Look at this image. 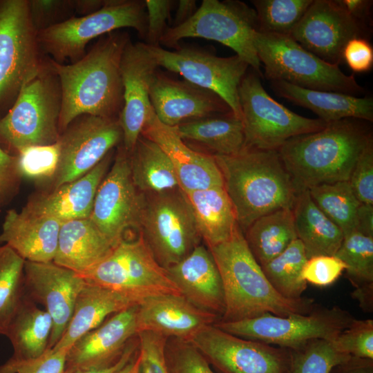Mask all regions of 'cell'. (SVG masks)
Instances as JSON below:
<instances>
[{
    "label": "cell",
    "mask_w": 373,
    "mask_h": 373,
    "mask_svg": "<svg viewBox=\"0 0 373 373\" xmlns=\"http://www.w3.org/2000/svg\"><path fill=\"white\" fill-rule=\"evenodd\" d=\"M61 109L59 79L45 57L38 73L23 86L0 119V137L18 152L30 146L56 143Z\"/></svg>",
    "instance_id": "5b68a950"
},
{
    "label": "cell",
    "mask_w": 373,
    "mask_h": 373,
    "mask_svg": "<svg viewBox=\"0 0 373 373\" xmlns=\"http://www.w3.org/2000/svg\"><path fill=\"white\" fill-rule=\"evenodd\" d=\"M157 63L144 42L126 46L121 61L123 107L118 119L123 132L122 146L131 153L153 111L149 98Z\"/></svg>",
    "instance_id": "ffe728a7"
},
{
    "label": "cell",
    "mask_w": 373,
    "mask_h": 373,
    "mask_svg": "<svg viewBox=\"0 0 373 373\" xmlns=\"http://www.w3.org/2000/svg\"><path fill=\"white\" fill-rule=\"evenodd\" d=\"M348 182L361 203L373 204V140L358 157Z\"/></svg>",
    "instance_id": "681fc988"
},
{
    "label": "cell",
    "mask_w": 373,
    "mask_h": 373,
    "mask_svg": "<svg viewBox=\"0 0 373 373\" xmlns=\"http://www.w3.org/2000/svg\"><path fill=\"white\" fill-rule=\"evenodd\" d=\"M111 157L112 151L83 176L50 193L32 198L23 209L61 222L90 218L98 186L107 173Z\"/></svg>",
    "instance_id": "484cf974"
},
{
    "label": "cell",
    "mask_w": 373,
    "mask_h": 373,
    "mask_svg": "<svg viewBox=\"0 0 373 373\" xmlns=\"http://www.w3.org/2000/svg\"><path fill=\"white\" fill-rule=\"evenodd\" d=\"M79 276L86 281L122 293L137 303L160 294L181 295L140 233L135 240L123 238L104 258Z\"/></svg>",
    "instance_id": "9c48e42d"
},
{
    "label": "cell",
    "mask_w": 373,
    "mask_h": 373,
    "mask_svg": "<svg viewBox=\"0 0 373 373\" xmlns=\"http://www.w3.org/2000/svg\"><path fill=\"white\" fill-rule=\"evenodd\" d=\"M254 46L265 76L270 82L283 81L298 87L352 95L365 89L354 75L343 73L302 47L290 36L256 32Z\"/></svg>",
    "instance_id": "8992f818"
},
{
    "label": "cell",
    "mask_w": 373,
    "mask_h": 373,
    "mask_svg": "<svg viewBox=\"0 0 373 373\" xmlns=\"http://www.w3.org/2000/svg\"><path fill=\"white\" fill-rule=\"evenodd\" d=\"M258 30L256 12L245 3L204 0L188 21L176 27H169L160 44L178 49L180 41L184 38L213 40L232 49L262 77L254 46V35Z\"/></svg>",
    "instance_id": "ba28073f"
},
{
    "label": "cell",
    "mask_w": 373,
    "mask_h": 373,
    "mask_svg": "<svg viewBox=\"0 0 373 373\" xmlns=\"http://www.w3.org/2000/svg\"><path fill=\"white\" fill-rule=\"evenodd\" d=\"M355 318L335 305H317L307 314L278 316L269 313L251 319L214 325L233 335L294 350L315 339L333 341Z\"/></svg>",
    "instance_id": "7c38bea8"
},
{
    "label": "cell",
    "mask_w": 373,
    "mask_h": 373,
    "mask_svg": "<svg viewBox=\"0 0 373 373\" xmlns=\"http://www.w3.org/2000/svg\"><path fill=\"white\" fill-rule=\"evenodd\" d=\"M141 135L155 142L166 154L183 192L224 186L223 178L214 157L187 146L175 126L162 123L153 111Z\"/></svg>",
    "instance_id": "7402d4cb"
},
{
    "label": "cell",
    "mask_w": 373,
    "mask_h": 373,
    "mask_svg": "<svg viewBox=\"0 0 373 373\" xmlns=\"http://www.w3.org/2000/svg\"><path fill=\"white\" fill-rule=\"evenodd\" d=\"M332 341L351 356L373 359V320L354 318Z\"/></svg>",
    "instance_id": "f6af8a7d"
},
{
    "label": "cell",
    "mask_w": 373,
    "mask_h": 373,
    "mask_svg": "<svg viewBox=\"0 0 373 373\" xmlns=\"http://www.w3.org/2000/svg\"><path fill=\"white\" fill-rule=\"evenodd\" d=\"M169 373H216L189 341L169 338L165 347Z\"/></svg>",
    "instance_id": "ee69618b"
},
{
    "label": "cell",
    "mask_w": 373,
    "mask_h": 373,
    "mask_svg": "<svg viewBox=\"0 0 373 373\" xmlns=\"http://www.w3.org/2000/svg\"><path fill=\"white\" fill-rule=\"evenodd\" d=\"M199 233L207 248L228 240L239 227L232 202L224 186L184 192Z\"/></svg>",
    "instance_id": "d6a6232c"
},
{
    "label": "cell",
    "mask_w": 373,
    "mask_h": 373,
    "mask_svg": "<svg viewBox=\"0 0 373 373\" xmlns=\"http://www.w3.org/2000/svg\"><path fill=\"white\" fill-rule=\"evenodd\" d=\"M307 258L304 247L297 238L280 254L261 268L267 279L276 291L286 298L302 297L307 282L302 271Z\"/></svg>",
    "instance_id": "8d00e7d4"
},
{
    "label": "cell",
    "mask_w": 373,
    "mask_h": 373,
    "mask_svg": "<svg viewBox=\"0 0 373 373\" xmlns=\"http://www.w3.org/2000/svg\"><path fill=\"white\" fill-rule=\"evenodd\" d=\"M137 349L138 339L136 336L128 342L121 356L114 363L96 368L64 367L61 373H117L131 360Z\"/></svg>",
    "instance_id": "11a10c76"
},
{
    "label": "cell",
    "mask_w": 373,
    "mask_h": 373,
    "mask_svg": "<svg viewBox=\"0 0 373 373\" xmlns=\"http://www.w3.org/2000/svg\"><path fill=\"white\" fill-rule=\"evenodd\" d=\"M130 28L145 39L146 10L144 0H104L98 11L69 19L37 33L42 53L57 63H74L86 54L87 44L108 33Z\"/></svg>",
    "instance_id": "52a82bcc"
},
{
    "label": "cell",
    "mask_w": 373,
    "mask_h": 373,
    "mask_svg": "<svg viewBox=\"0 0 373 373\" xmlns=\"http://www.w3.org/2000/svg\"><path fill=\"white\" fill-rule=\"evenodd\" d=\"M177 4L173 24L171 27H176L185 23L198 10L195 0H180Z\"/></svg>",
    "instance_id": "91938a15"
},
{
    "label": "cell",
    "mask_w": 373,
    "mask_h": 373,
    "mask_svg": "<svg viewBox=\"0 0 373 373\" xmlns=\"http://www.w3.org/2000/svg\"><path fill=\"white\" fill-rule=\"evenodd\" d=\"M247 244L260 267L280 254L296 239L292 209H282L255 220L244 233Z\"/></svg>",
    "instance_id": "d590c367"
},
{
    "label": "cell",
    "mask_w": 373,
    "mask_h": 373,
    "mask_svg": "<svg viewBox=\"0 0 373 373\" xmlns=\"http://www.w3.org/2000/svg\"><path fill=\"white\" fill-rule=\"evenodd\" d=\"M329 373H373V359L350 356Z\"/></svg>",
    "instance_id": "9f6ffc18"
},
{
    "label": "cell",
    "mask_w": 373,
    "mask_h": 373,
    "mask_svg": "<svg viewBox=\"0 0 373 373\" xmlns=\"http://www.w3.org/2000/svg\"><path fill=\"white\" fill-rule=\"evenodd\" d=\"M342 59L355 73H364L373 66V48L366 38L354 37L345 46Z\"/></svg>",
    "instance_id": "f5cc1de1"
},
{
    "label": "cell",
    "mask_w": 373,
    "mask_h": 373,
    "mask_svg": "<svg viewBox=\"0 0 373 373\" xmlns=\"http://www.w3.org/2000/svg\"><path fill=\"white\" fill-rule=\"evenodd\" d=\"M25 294L50 314L52 327L48 350L60 340L71 318L77 296L86 280L77 273L53 262L26 261Z\"/></svg>",
    "instance_id": "d6986e66"
},
{
    "label": "cell",
    "mask_w": 373,
    "mask_h": 373,
    "mask_svg": "<svg viewBox=\"0 0 373 373\" xmlns=\"http://www.w3.org/2000/svg\"><path fill=\"white\" fill-rule=\"evenodd\" d=\"M359 119L327 123L320 131L294 137L278 150L298 193L327 183L348 181L371 131Z\"/></svg>",
    "instance_id": "7a4b0ae2"
},
{
    "label": "cell",
    "mask_w": 373,
    "mask_h": 373,
    "mask_svg": "<svg viewBox=\"0 0 373 373\" xmlns=\"http://www.w3.org/2000/svg\"><path fill=\"white\" fill-rule=\"evenodd\" d=\"M355 231L373 237V204H360L356 213Z\"/></svg>",
    "instance_id": "680465c9"
},
{
    "label": "cell",
    "mask_w": 373,
    "mask_h": 373,
    "mask_svg": "<svg viewBox=\"0 0 373 373\" xmlns=\"http://www.w3.org/2000/svg\"><path fill=\"white\" fill-rule=\"evenodd\" d=\"M313 0H253L261 33L290 36Z\"/></svg>",
    "instance_id": "ab89813d"
},
{
    "label": "cell",
    "mask_w": 373,
    "mask_h": 373,
    "mask_svg": "<svg viewBox=\"0 0 373 373\" xmlns=\"http://www.w3.org/2000/svg\"><path fill=\"white\" fill-rule=\"evenodd\" d=\"M129 163L133 182L143 193L180 188L170 159L155 142L142 135L129 154Z\"/></svg>",
    "instance_id": "e575fe53"
},
{
    "label": "cell",
    "mask_w": 373,
    "mask_h": 373,
    "mask_svg": "<svg viewBox=\"0 0 373 373\" xmlns=\"http://www.w3.org/2000/svg\"><path fill=\"white\" fill-rule=\"evenodd\" d=\"M61 221L24 209L7 211L0 233V244L12 249L26 261L52 262Z\"/></svg>",
    "instance_id": "4316f807"
},
{
    "label": "cell",
    "mask_w": 373,
    "mask_h": 373,
    "mask_svg": "<svg viewBox=\"0 0 373 373\" xmlns=\"http://www.w3.org/2000/svg\"><path fill=\"white\" fill-rule=\"evenodd\" d=\"M290 352L289 373H329L334 366L351 356L326 339L312 340Z\"/></svg>",
    "instance_id": "b9f144b4"
},
{
    "label": "cell",
    "mask_w": 373,
    "mask_h": 373,
    "mask_svg": "<svg viewBox=\"0 0 373 373\" xmlns=\"http://www.w3.org/2000/svg\"><path fill=\"white\" fill-rule=\"evenodd\" d=\"M18 178L16 157L9 155L0 147V204L13 194Z\"/></svg>",
    "instance_id": "db71d44e"
},
{
    "label": "cell",
    "mask_w": 373,
    "mask_h": 373,
    "mask_svg": "<svg viewBox=\"0 0 373 373\" xmlns=\"http://www.w3.org/2000/svg\"><path fill=\"white\" fill-rule=\"evenodd\" d=\"M270 86L279 97L309 109L326 123L352 118L373 121V98L307 89L283 81H271Z\"/></svg>",
    "instance_id": "f1b7e54d"
},
{
    "label": "cell",
    "mask_w": 373,
    "mask_h": 373,
    "mask_svg": "<svg viewBox=\"0 0 373 373\" xmlns=\"http://www.w3.org/2000/svg\"><path fill=\"white\" fill-rule=\"evenodd\" d=\"M67 350H48L41 356L16 364L0 365V373H61L64 369Z\"/></svg>",
    "instance_id": "816d5d0a"
},
{
    "label": "cell",
    "mask_w": 373,
    "mask_h": 373,
    "mask_svg": "<svg viewBox=\"0 0 373 373\" xmlns=\"http://www.w3.org/2000/svg\"><path fill=\"white\" fill-rule=\"evenodd\" d=\"M189 342L220 373H289L290 350L233 335L214 324Z\"/></svg>",
    "instance_id": "9a60e30c"
},
{
    "label": "cell",
    "mask_w": 373,
    "mask_h": 373,
    "mask_svg": "<svg viewBox=\"0 0 373 373\" xmlns=\"http://www.w3.org/2000/svg\"><path fill=\"white\" fill-rule=\"evenodd\" d=\"M219 320L218 316L195 307L182 295L153 296L137 304V333L149 331L168 338L189 341L205 327Z\"/></svg>",
    "instance_id": "cb8c5ba5"
},
{
    "label": "cell",
    "mask_w": 373,
    "mask_h": 373,
    "mask_svg": "<svg viewBox=\"0 0 373 373\" xmlns=\"http://www.w3.org/2000/svg\"><path fill=\"white\" fill-rule=\"evenodd\" d=\"M346 265V276L356 288L373 285V237L354 231L334 255Z\"/></svg>",
    "instance_id": "60d3db41"
},
{
    "label": "cell",
    "mask_w": 373,
    "mask_h": 373,
    "mask_svg": "<svg viewBox=\"0 0 373 373\" xmlns=\"http://www.w3.org/2000/svg\"><path fill=\"white\" fill-rule=\"evenodd\" d=\"M25 260L6 245L0 247V334L8 327L23 298Z\"/></svg>",
    "instance_id": "f35d334b"
},
{
    "label": "cell",
    "mask_w": 373,
    "mask_h": 373,
    "mask_svg": "<svg viewBox=\"0 0 373 373\" xmlns=\"http://www.w3.org/2000/svg\"><path fill=\"white\" fill-rule=\"evenodd\" d=\"M297 238L307 258L319 255L334 256L344 236L314 202L309 191L299 193L292 208Z\"/></svg>",
    "instance_id": "836d02e7"
},
{
    "label": "cell",
    "mask_w": 373,
    "mask_h": 373,
    "mask_svg": "<svg viewBox=\"0 0 373 373\" xmlns=\"http://www.w3.org/2000/svg\"><path fill=\"white\" fill-rule=\"evenodd\" d=\"M104 0H74L75 11L79 17L87 16L100 10Z\"/></svg>",
    "instance_id": "94428289"
},
{
    "label": "cell",
    "mask_w": 373,
    "mask_h": 373,
    "mask_svg": "<svg viewBox=\"0 0 373 373\" xmlns=\"http://www.w3.org/2000/svg\"><path fill=\"white\" fill-rule=\"evenodd\" d=\"M260 77L254 70L247 72L238 88L245 149L278 151L289 139L325 126L321 119L299 115L274 99Z\"/></svg>",
    "instance_id": "8fae6325"
},
{
    "label": "cell",
    "mask_w": 373,
    "mask_h": 373,
    "mask_svg": "<svg viewBox=\"0 0 373 373\" xmlns=\"http://www.w3.org/2000/svg\"><path fill=\"white\" fill-rule=\"evenodd\" d=\"M356 299L361 307L367 312H372L373 308V285L356 289L352 294Z\"/></svg>",
    "instance_id": "6125c7cd"
},
{
    "label": "cell",
    "mask_w": 373,
    "mask_h": 373,
    "mask_svg": "<svg viewBox=\"0 0 373 373\" xmlns=\"http://www.w3.org/2000/svg\"><path fill=\"white\" fill-rule=\"evenodd\" d=\"M113 246L89 218L62 222L52 262L80 275L104 258Z\"/></svg>",
    "instance_id": "f546056e"
},
{
    "label": "cell",
    "mask_w": 373,
    "mask_h": 373,
    "mask_svg": "<svg viewBox=\"0 0 373 373\" xmlns=\"http://www.w3.org/2000/svg\"><path fill=\"white\" fill-rule=\"evenodd\" d=\"M340 4L355 19L365 25L370 15L372 1L370 0H338ZM366 26V25H365Z\"/></svg>",
    "instance_id": "6f0895ef"
},
{
    "label": "cell",
    "mask_w": 373,
    "mask_h": 373,
    "mask_svg": "<svg viewBox=\"0 0 373 373\" xmlns=\"http://www.w3.org/2000/svg\"><path fill=\"white\" fill-rule=\"evenodd\" d=\"M147 46L158 67L178 73L184 79L216 93L242 120L238 88L249 68L245 60L236 55L222 57L189 47L169 50Z\"/></svg>",
    "instance_id": "5bb4252c"
},
{
    "label": "cell",
    "mask_w": 373,
    "mask_h": 373,
    "mask_svg": "<svg viewBox=\"0 0 373 373\" xmlns=\"http://www.w3.org/2000/svg\"><path fill=\"white\" fill-rule=\"evenodd\" d=\"M137 304L122 293L86 280L76 299L66 329L50 350H68L79 338L100 325L109 316Z\"/></svg>",
    "instance_id": "83f0119b"
},
{
    "label": "cell",
    "mask_w": 373,
    "mask_h": 373,
    "mask_svg": "<svg viewBox=\"0 0 373 373\" xmlns=\"http://www.w3.org/2000/svg\"><path fill=\"white\" fill-rule=\"evenodd\" d=\"M345 269V264L336 256L319 255L307 258L302 276L307 283L326 287L334 283Z\"/></svg>",
    "instance_id": "c3c4849f"
},
{
    "label": "cell",
    "mask_w": 373,
    "mask_h": 373,
    "mask_svg": "<svg viewBox=\"0 0 373 373\" xmlns=\"http://www.w3.org/2000/svg\"><path fill=\"white\" fill-rule=\"evenodd\" d=\"M308 191L316 205L340 228L344 236L355 231L361 202L348 181L321 184Z\"/></svg>",
    "instance_id": "74e56055"
},
{
    "label": "cell",
    "mask_w": 373,
    "mask_h": 373,
    "mask_svg": "<svg viewBox=\"0 0 373 373\" xmlns=\"http://www.w3.org/2000/svg\"><path fill=\"white\" fill-rule=\"evenodd\" d=\"M175 1L145 0L146 10V32L145 44L151 46H160V42L166 31L167 21L174 8Z\"/></svg>",
    "instance_id": "f907efd6"
},
{
    "label": "cell",
    "mask_w": 373,
    "mask_h": 373,
    "mask_svg": "<svg viewBox=\"0 0 373 373\" xmlns=\"http://www.w3.org/2000/svg\"><path fill=\"white\" fill-rule=\"evenodd\" d=\"M37 33L28 0L0 1V108L15 102L43 64Z\"/></svg>",
    "instance_id": "4fadbf2b"
},
{
    "label": "cell",
    "mask_w": 373,
    "mask_h": 373,
    "mask_svg": "<svg viewBox=\"0 0 373 373\" xmlns=\"http://www.w3.org/2000/svg\"><path fill=\"white\" fill-rule=\"evenodd\" d=\"M137 304L115 313L68 350L64 367L96 368L117 361L137 334Z\"/></svg>",
    "instance_id": "603a6c76"
},
{
    "label": "cell",
    "mask_w": 373,
    "mask_h": 373,
    "mask_svg": "<svg viewBox=\"0 0 373 373\" xmlns=\"http://www.w3.org/2000/svg\"><path fill=\"white\" fill-rule=\"evenodd\" d=\"M140 373H169L165 356L167 337L153 332L137 334Z\"/></svg>",
    "instance_id": "7dc6e473"
},
{
    "label": "cell",
    "mask_w": 373,
    "mask_h": 373,
    "mask_svg": "<svg viewBox=\"0 0 373 373\" xmlns=\"http://www.w3.org/2000/svg\"><path fill=\"white\" fill-rule=\"evenodd\" d=\"M18 153L16 156V167L19 176L29 179L55 176L60 155L58 141L48 145L28 146Z\"/></svg>",
    "instance_id": "7bdbcfd3"
},
{
    "label": "cell",
    "mask_w": 373,
    "mask_h": 373,
    "mask_svg": "<svg viewBox=\"0 0 373 373\" xmlns=\"http://www.w3.org/2000/svg\"><path fill=\"white\" fill-rule=\"evenodd\" d=\"M118 118L91 115L76 117L60 134V155L54 189L83 176L122 144Z\"/></svg>",
    "instance_id": "2e32d148"
},
{
    "label": "cell",
    "mask_w": 373,
    "mask_h": 373,
    "mask_svg": "<svg viewBox=\"0 0 373 373\" xmlns=\"http://www.w3.org/2000/svg\"><path fill=\"white\" fill-rule=\"evenodd\" d=\"M117 373H140L138 349L131 360Z\"/></svg>",
    "instance_id": "be15d7a7"
},
{
    "label": "cell",
    "mask_w": 373,
    "mask_h": 373,
    "mask_svg": "<svg viewBox=\"0 0 373 373\" xmlns=\"http://www.w3.org/2000/svg\"><path fill=\"white\" fill-rule=\"evenodd\" d=\"M144 195L137 229L157 262L167 269L188 256L202 238L180 188Z\"/></svg>",
    "instance_id": "30bf717a"
},
{
    "label": "cell",
    "mask_w": 373,
    "mask_h": 373,
    "mask_svg": "<svg viewBox=\"0 0 373 373\" xmlns=\"http://www.w3.org/2000/svg\"><path fill=\"white\" fill-rule=\"evenodd\" d=\"M365 35L366 26L338 0H313L290 37L322 60L338 66L346 44Z\"/></svg>",
    "instance_id": "ac0fdd59"
},
{
    "label": "cell",
    "mask_w": 373,
    "mask_h": 373,
    "mask_svg": "<svg viewBox=\"0 0 373 373\" xmlns=\"http://www.w3.org/2000/svg\"><path fill=\"white\" fill-rule=\"evenodd\" d=\"M181 295L195 307L218 316L224 312L221 277L209 249L197 246L188 256L166 269Z\"/></svg>",
    "instance_id": "d4e9b609"
},
{
    "label": "cell",
    "mask_w": 373,
    "mask_h": 373,
    "mask_svg": "<svg viewBox=\"0 0 373 373\" xmlns=\"http://www.w3.org/2000/svg\"><path fill=\"white\" fill-rule=\"evenodd\" d=\"M218 269L224 291L220 321L251 319L269 313L278 316L307 314L317 305L308 297L286 298L269 283L238 227L226 241L208 248Z\"/></svg>",
    "instance_id": "3957f363"
},
{
    "label": "cell",
    "mask_w": 373,
    "mask_h": 373,
    "mask_svg": "<svg viewBox=\"0 0 373 373\" xmlns=\"http://www.w3.org/2000/svg\"><path fill=\"white\" fill-rule=\"evenodd\" d=\"M213 157L243 233L260 217L293 208L298 193L278 151L245 149Z\"/></svg>",
    "instance_id": "277c9868"
},
{
    "label": "cell",
    "mask_w": 373,
    "mask_h": 373,
    "mask_svg": "<svg viewBox=\"0 0 373 373\" xmlns=\"http://www.w3.org/2000/svg\"><path fill=\"white\" fill-rule=\"evenodd\" d=\"M52 327L50 314L24 294L5 335L12 344L13 353L3 364L10 365L44 354L48 350Z\"/></svg>",
    "instance_id": "1f68e13d"
},
{
    "label": "cell",
    "mask_w": 373,
    "mask_h": 373,
    "mask_svg": "<svg viewBox=\"0 0 373 373\" xmlns=\"http://www.w3.org/2000/svg\"><path fill=\"white\" fill-rule=\"evenodd\" d=\"M149 98L157 119L169 126L232 112L216 93L157 70L151 82Z\"/></svg>",
    "instance_id": "44dd1931"
},
{
    "label": "cell",
    "mask_w": 373,
    "mask_h": 373,
    "mask_svg": "<svg viewBox=\"0 0 373 373\" xmlns=\"http://www.w3.org/2000/svg\"><path fill=\"white\" fill-rule=\"evenodd\" d=\"M30 17L37 32L74 17V0H28Z\"/></svg>",
    "instance_id": "bcb514c9"
},
{
    "label": "cell",
    "mask_w": 373,
    "mask_h": 373,
    "mask_svg": "<svg viewBox=\"0 0 373 373\" xmlns=\"http://www.w3.org/2000/svg\"><path fill=\"white\" fill-rule=\"evenodd\" d=\"M131 40L119 30L99 38L79 60L59 64L48 57L61 89L60 134L82 115L118 118L123 107L121 61Z\"/></svg>",
    "instance_id": "6da1fadb"
},
{
    "label": "cell",
    "mask_w": 373,
    "mask_h": 373,
    "mask_svg": "<svg viewBox=\"0 0 373 373\" xmlns=\"http://www.w3.org/2000/svg\"><path fill=\"white\" fill-rule=\"evenodd\" d=\"M175 128L187 146H198L207 155L231 156L245 148L242 122L232 112L186 122Z\"/></svg>",
    "instance_id": "4dcf8cb0"
},
{
    "label": "cell",
    "mask_w": 373,
    "mask_h": 373,
    "mask_svg": "<svg viewBox=\"0 0 373 373\" xmlns=\"http://www.w3.org/2000/svg\"><path fill=\"white\" fill-rule=\"evenodd\" d=\"M129 154L120 146L114 162L98 186L90 219L115 245L128 228L138 229L145 195L135 186Z\"/></svg>",
    "instance_id": "e0dca14e"
}]
</instances>
